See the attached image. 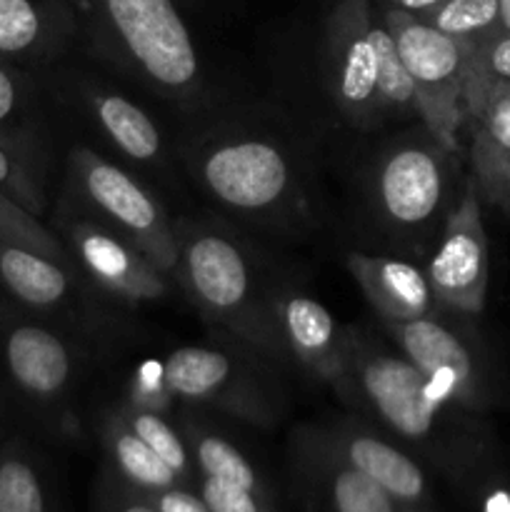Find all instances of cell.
<instances>
[{"label":"cell","instance_id":"1","mask_svg":"<svg viewBox=\"0 0 510 512\" xmlns=\"http://www.w3.org/2000/svg\"><path fill=\"white\" fill-rule=\"evenodd\" d=\"M383 23L413 78L418 115L425 120L435 143L453 153L458 150L460 125L468 120L465 90L473 43L450 38L418 15L393 5L385 8Z\"/></svg>","mask_w":510,"mask_h":512},{"label":"cell","instance_id":"2","mask_svg":"<svg viewBox=\"0 0 510 512\" xmlns=\"http://www.w3.org/2000/svg\"><path fill=\"white\" fill-rule=\"evenodd\" d=\"M70 175L80 198L98 213L100 225L138 248L160 273L180 263V248L158 200L140 188L128 173L88 148L70 153Z\"/></svg>","mask_w":510,"mask_h":512},{"label":"cell","instance_id":"3","mask_svg":"<svg viewBox=\"0 0 510 512\" xmlns=\"http://www.w3.org/2000/svg\"><path fill=\"white\" fill-rule=\"evenodd\" d=\"M135 65L168 93L198 80L200 60L175 0H95Z\"/></svg>","mask_w":510,"mask_h":512},{"label":"cell","instance_id":"4","mask_svg":"<svg viewBox=\"0 0 510 512\" xmlns=\"http://www.w3.org/2000/svg\"><path fill=\"white\" fill-rule=\"evenodd\" d=\"M488 268V235L480 213V193L475 180H470L460 203L445 220L425 278L438 303L458 313L478 315L488 295Z\"/></svg>","mask_w":510,"mask_h":512},{"label":"cell","instance_id":"5","mask_svg":"<svg viewBox=\"0 0 510 512\" xmlns=\"http://www.w3.org/2000/svg\"><path fill=\"white\" fill-rule=\"evenodd\" d=\"M373 18V0H340L328 20L330 83L340 108L355 120L380 105Z\"/></svg>","mask_w":510,"mask_h":512},{"label":"cell","instance_id":"6","mask_svg":"<svg viewBox=\"0 0 510 512\" xmlns=\"http://www.w3.org/2000/svg\"><path fill=\"white\" fill-rule=\"evenodd\" d=\"M360 390L380 420L408 440H428L445 405L425 375L398 355H368L358 368Z\"/></svg>","mask_w":510,"mask_h":512},{"label":"cell","instance_id":"7","mask_svg":"<svg viewBox=\"0 0 510 512\" xmlns=\"http://www.w3.org/2000/svg\"><path fill=\"white\" fill-rule=\"evenodd\" d=\"M203 183L220 203L238 210H265L283 198L290 170L283 153L265 140H233L203 160Z\"/></svg>","mask_w":510,"mask_h":512},{"label":"cell","instance_id":"8","mask_svg":"<svg viewBox=\"0 0 510 512\" xmlns=\"http://www.w3.org/2000/svg\"><path fill=\"white\" fill-rule=\"evenodd\" d=\"M405 358L425 375L440 403L473 408L480 398V373L473 350L455 330L433 318L388 323Z\"/></svg>","mask_w":510,"mask_h":512},{"label":"cell","instance_id":"9","mask_svg":"<svg viewBox=\"0 0 510 512\" xmlns=\"http://www.w3.org/2000/svg\"><path fill=\"white\" fill-rule=\"evenodd\" d=\"M80 268L115 298L148 303L168 293L163 273L125 238L100 223L75 220L65 230Z\"/></svg>","mask_w":510,"mask_h":512},{"label":"cell","instance_id":"10","mask_svg":"<svg viewBox=\"0 0 510 512\" xmlns=\"http://www.w3.org/2000/svg\"><path fill=\"white\" fill-rule=\"evenodd\" d=\"M375 188L380 208L393 223L405 228L428 223L445 195L443 155L420 145L393 150L380 165Z\"/></svg>","mask_w":510,"mask_h":512},{"label":"cell","instance_id":"11","mask_svg":"<svg viewBox=\"0 0 510 512\" xmlns=\"http://www.w3.org/2000/svg\"><path fill=\"white\" fill-rule=\"evenodd\" d=\"M185 280L205 310L235 318L250 300V268L243 250L218 233L195 235L180 250Z\"/></svg>","mask_w":510,"mask_h":512},{"label":"cell","instance_id":"12","mask_svg":"<svg viewBox=\"0 0 510 512\" xmlns=\"http://www.w3.org/2000/svg\"><path fill=\"white\" fill-rule=\"evenodd\" d=\"M473 125V168L480 198L510 210V90L490 85L468 105Z\"/></svg>","mask_w":510,"mask_h":512},{"label":"cell","instance_id":"13","mask_svg":"<svg viewBox=\"0 0 510 512\" xmlns=\"http://www.w3.org/2000/svg\"><path fill=\"white\" fill-rule=\"evenodd\" d=\"M350 275L365 298L388 323L425 318L433 305V290L423 270L385 255L350 253L345 258Z\"/></svg>","mask_w":510,"mask_h":512},{"label":"cell","instance_id":"14","mask_svg":"<svg viewBox=\"0 0 510 512\" xmlns=\"http://www.w3.org/2000/svg\"><path fill=\"white\" fill-rule=\"evenodd\" d=\"M280 325L295 358L325 380H340L348 370L338 323L330 310L305 295H290L280 305Z\"/></svg>","mask_w":510,"mask_h":512},{"label":"cell","instance_id":"15","mask_svg":"<svg viewBox=\"0 0 510 512\" xmlns=\"http://www.w3.org/2000/svg\"><path fill=\"white\" fill-rule=\"evenodd\" d=\"M5 363L15 383L33 398H55L73 373V360L63 340L38 325L10 330Z\"/></svg>","mask_w":510,"mask_h":512},{"label":"cell","instance_id":"16","mask_svg":"<svg viewBox=\"0 0 510 512\" xmlns=\"http://www.w3.org/2000/svg\"><path fill=\"white\" fill-rule=\"evenodd\" d=\"M340 458L348 460L353 468L368 475L380 485L398 505L423 508L425 503V475L423 470L400 453L398 448L373 435L353 433L340 445Z\"/></svg>","mask_w":510,"mask_h":512},{"label":"cell","instance_id":"17","mask_svg":"<svg viewBox=\"0 0 510 512\" xmlns=\"http://www.w3.org/2000/svg\"><path fill=\"white\" fill-rule=\"evenodd\" d=\"M0 283L33 308L63 303L70 288L63 263L5 240H0Z\"/></svg>","mask_w":510,"mask_h":512},{"label":"cell","instance_id":"18","mask_svg":"<svg viewBox=\"0 0 510 512\" xmlns=\"http://www.w3.org/2000/svg\"><path fill=\"white\" fill-rule=\"evenodd\" d=\"M165 375L173 395L185 400H213L233 380L228 355L213 348H178L165 360Z\"/></svg>","mask_w":510,"mask_h":512},{"label":"cell","instance_id":"19","mask_svg":"<svg viewBox=\"0 0 510 512\" xmlns=\"http://www.w3.org/2000/svg\"><path fill=\"white\" fill-rule=\"evenodd\" d=\"M93 113L110 140L133 160H155L160 153V133L153 120L118 93L93 98Z\"/></svg>","mask_w":510,"mask_h":512},{"label":"cell","instance_id":"20","mask_svg":"<svg viewBox=\"0 0 510 512\" xmlns=\"http://www.w3.org/2000/svg\"><path fill=\"white\" fill-rule=\"evenodd\" d=\"M105 443H108L110 455L115 460V468L123 473V478L128 483H133L135 488L145 490V493H160V490L178 488L180 475L165 463L160 455H155V450H150L128 425L123 423V418L115 420L108 428L105 435Z\"/></svg>","mask_w":510,"mask_h":512},{"label":"cell","instance_id":"21","mask_svg":"<svg viewBox=\"0 0 510 512\" xmlns=\"http://www.w3.org/2000/svg\"><path fill=\"white\" fill-rule=\"evenodd\" d=\"M320 485L325 512H398V503L375 480L340 455L328 460Z\"/></svg>","mask_w":510,"mask_h":512},{"label":"cell","instance_id":"22","mask_svg":"<svg viewBox=\"0 0 510 512\" xmlns=\"http://www.w3.org/2000/svg\"><path fill=\"white\" fill-rule=\"evenodd\" d=\"M193 453L203 478H213L225 485H235V488L248 490V493H255L268 500L255 468L228 440L213 433H193Z\"/></svg>","mask_w":510,"mask_h":512},{"label":"cell","instance_id":"23","mask_svg":"<svg viewBox=\"0 0 510 512\" xmlns=\"http://www.w3.org/2000/svg\"><path fill=\"white\" fill-rule=\"evenodd\" d=\"M418 18L450 38L473 45L500 30L498 0H443Z\"/></svg>","mask_w":510,"mask_h":512},{"label":"cell","instance_id":"24","mask_svg":"<svg viewBox=\"0 0 510 512\" xmlns=\"http://www.w3.org/2000/svg\"><path fill=\"white\" fill-rule=\"evenodd\" d=\"M373 45L375 58H378V100L380 105L388 108H410L418 113V100H415V85L410 78L408 68H405L403 58L398 53L393 35L385 28L383 20L373 18Z\"/></svg>","mask_w":510,"mask_h":512},{"label":"cell","instance_id":"25","mask_svg":"<svg viewBox=\"0 0 510 512\" xmlns=\"http://www.w3.org/2000/svg\"><path fill=\"white\" fill-rule=\"evenodd\" d=\"M45 35L40 0H0V55H23Z\"/></svg>","mask_w":510,"mask_h":512},{"label":"cell","instance_id":"26","mask_svg":"<svg viewBox=\"0 0 510 512\" xmlns=\"http://www.w3.org/2000/svg\"><path fill=\"white\" fill-rule=\"evenodd\" d=\"M0 240L23 245V248H30L35 253H43L48 258L58 260V263H65V253L58 240H55V235L38 223L33 210L15 203L5 193H0Z\"/></svg>","mask_w":510,"mask_h":512},{"label":"cell","instance_id":"27","mask_svg":"<svg viewBox=\"0 0 510 512\" xmlns=\"http://www.w3.org/2000/svg\"><path fill=\"white\" fill-rule=\"evenodd\" d=\"M498 83H510V33H503V30L473 45L465 103L470 105L490 85Z\"/></svg>","mask_w":510,"mask_h":512},{"label":"cell","instance_id":"28","mask_svg":"<svg viewBox=\"0 0 510 512\" xmlns=\"http://www.w3.org/2000/svg\"><path fill=\"white\" fill-rule=\"evenodd\" d=\"M123 423L128 425L150 450H155V455H160L180 478H185V475L190 473V458L188 450H185V443L158 413L130 408L128 413L123 415Z\"/></svg>","mask_w":510,"mask_h":512},{"label":"cell","instance_id":"29","mask_svg":"<svg viewBox=\"0 0 510 512\" xmlns=\"http://www.w3.org/2000/svg\"><path fill=\"white\" fill-rule=\"evenodd\" d=\"M0 512H45L38 475L18 458L0 463Z\"/></svg>","mask_w":510,"mask_h":512},{"label":"cell","instance_id":"30","mask_svg":"<svg viewBox=\"0 0 510 512\" xmlns=\"http://www.w3.org/2000/svg\"><path fill=\"white\" fill-rule=\"evenodd\" d=\"M173 390L165 375V363L160 360H145L135 368L130 378V408L148 410V413H165L173 403Z\"/></svg>","mask_w":510,"mask_h":512},{"label":"cell","instance_id":"31","mask_svg":"<svg viewBox=\"0 0 510 512\" xmlns=\"http://www.w3.org/2000/svg\"><path fill=\"white\" fill-rule=\"evenodd\" d=\"M200 498L205 500L210 512H273L268 500L260 498V495L240 490L235 485H225L213 478H203Z\"/></svg>","mask_w":510,"mask_h":512},{"label":"cell","instance_id":"32","mask_svg":"<svg viewBox=\"0 0 510 512\" xmlns=\"http://www.w3.org/2000/svg\"><path fill=\"white\" fill-rule=\"evenodd\" d=\"M0 193H5L8 198H13L15 203L25 205L28 210H33L38 205L35 200L33 183H30L28 173L18 165V160L10 155V150L0 143Z\"/></svg>","mask_w":510,"mask_h":512},{"label":"cell","instance_id":"33","mask_svg":"<svg viewBox=\"0 0 510 512\" xmlns=\"http://www.w3.org/2000/svg\"><path fill=\"white\" fill-rule=\"evenodd\" d=\"M148 500L160 512H210L200 495L188 493L183 488H168L160 490V493H150Z\"/></svg>","mask_w":510,"mask_h":512},{"label":"cell","instance_id":"34","mask_svg":"<svg viewBox=\"0 0 510 512\" xmlns=\"http://www.w3.org/2000/svg\"><path fill=\"white\" fill-rule=\"evenodd\" d=\"M15 105H18V85H15L13 75L0 65V123L13 115Z\"/></svg>","mask_w":510,"mask_h":512},{"label":"cell","instance_id":"35","mask_svg":"<svg viewBox=\"0 0 510 512\" xmlns=\"http://www.w3.org/2000/svg\"><path fill=\"white\" fill-rule=\"evenodd\" d=\"M393 8L405 10V13H413V15H423L428 10H433L435 5H440L443 0H388Z\"/></svg>","mask_w":510,"mask_h":512},{"label":"cell","instance_id":"36","mask_svg":"<svg viewBox=\"0 0 510 512\" xmlns=\"http://www.w3.org/2000/svg\"><path fill=\"white\" fill-rule=\"evenodd\" d=\"M483 512H510V493H505V490L490 493L483 505Z\"/></svg>","mask_w":510,"mask_h":512},{"label":"cell","instance_id":"37","mask_svg":"<svg viewBox=\"0 0 510 512\" xmlns=\"http://www.w3.org/2000/svg\"><path fill=\"white\" fill-rule=\"evenodd\" d=\"M113 512H160L150 500H128V503L118 505Z\"/></svg>","mask_w":510,"mask_h":512},{"label":"cell","instance_id":"38","mask_svg":"<svg viewBox=\"0 0 510 512\" xmlns=\"http://www.w3.org/2000/svg\"><path fill=\"white\" fill-rule=\"evenodd\" d=\"M500 8V30L510 33V0H498Z\"/></svg>","mask_w":510,"mask_h":512},{"label":"cell","instance_id":"39","mask_svg":"<svg viewBox=\"0 0 510 512\" xmlns=\"http://www.w3.org/2000/svg\"><path fill=\"white\" fill-rule=\"evenodd\" d=\"M398 512H425L423 508H410V505H398Z\"/></svg>","mask_w":510,"mask_h":512},{"label":"cell","instance_id":"40","mask_svg":"<svg viewBox=\"0 0 510 512\" xmlns=\"http://www.w3.org/2000/svg\"><path fill=\"white\" fill-rule=\"evenodd\" d=\"M500 85H505V88H508V90H510V83H500Z\"/></svg>","mask_w":510,"mask_h":512}]
</instances>
